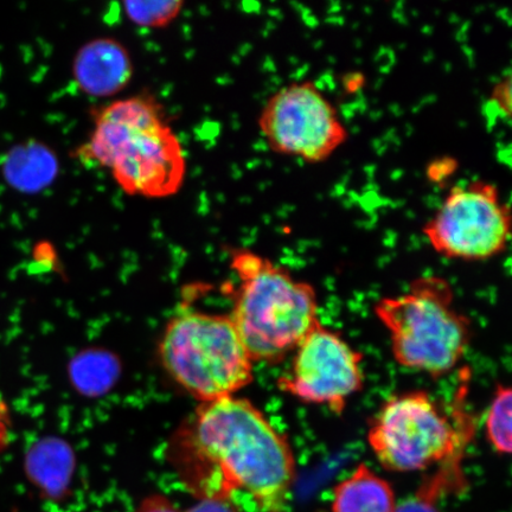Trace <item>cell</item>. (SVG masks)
Instances as JSON below:
<instances>
[{
    "mask_svg": "<svg viewBox=\"0 0 512 512\" xmlns=\"http://www.w3.org/2000/svg\"><path fill=\"white\" fill-rule=\"evenodd\" d=\"M374 313L389 332L394 360L403 368L445 376L469 350L471 320L454 306L448 281L437 275L415 279L401 296L380 299Z\"/></svg>",
    "mask_w": 512,
    "mask_h": 512,
    "instance_id": "obj_4",
    "label": "cell"
},
{
    "mask_svg": "<svg viewBox=\"0 0 512 512\" xmlns=\"http://www.w3.org/2000/svg\"><path fill=\"white\" fill-rule=\"evenodd\" d=\"M184 483L200 499L235 503L247 495L261 512H284L297 477L290 441L247 399L201 403L175 446Z\"/></svg>",
    "mask_w": 512,
    "mask_h": 512,
    "instance_id": "obj_1",
    "label": "cell"
},
{
    "mask_svg": "<svg viewBox=\"0 0 512 512\" xmlns=\"http://www.w3.org/2000/svg\"><path fill=\"white\" fill-rule=\"evenodd\" d=\"M435 253L463 261H486L502 254L511 236V210L495 183L454 185L422 228Z\"/></svg>",
    "mask_w": 512,
    "mask_h": 512,
    "instance_id": "obj_7",
    "label": "cell"
},
{
    "mask_svg": "<svg viewBox=\"0 0 512 512\" xmlns=\"http://www.w3.org/2000/svg\"><path fill=\"white\" fill-rule=\"evenodd\" d=\"M453 472L447 469L438 478L435 477L433 482L421 488L418 494L406 499L399 507H396L395 512H439L435 502H437L440 492H443L441 486L450 483V475Z\"/></svg>",
    "mask_w": 512,
    "mask_h": 512,
    "instance_id": "obj_14",
    "label": "cell"
},
{
    "mask_svg": "<svg viewBox=\"0 0 512 512\" xmlns=\"http://www.w3.org/2000/svg\"><path fill=\"white\" fill-rule=\"evenodd\" d=\"M159 354L172 379L201 403L235 396L253 381L254 362L229 316L179 313L166 325Z\"/></svg>",
    "mask_w": 512,
    "mask_h": 512,
    "instance_id": "obj_5",
    "label": "cell"
},
{
    "mask_svg": "<svg viewBox=\"0 0 512 512\" xmlns=\"http://www.w3.org/2000/svg\"><path fill=\"white\" fill-rule=\"evenodd\" d=\"M512 389L498 384L485 418V434L495 452L509 456L512 448Z\"/></svg>",
    "mask_w": 512,
    "mask_h": 512,
    "instance_id": "obj_12",
    "label": "cell"
},
{
    "mask_svg": "<svg viewBox=\"0 0 512 512\" xmlns=\"http://www.w3.org/2000/svg\"><path fill=\"white\" fill-rule=\"evenodd\" d=\"M230 268L238 278L229 318L252 361L279 364L318 322L316 288L266 256L236 249Z\"/></svg>",
    "mask_w": 512,
    "mask_h": 512,
    "instance_id": "obj_3",
    "label": "cell"
},
{
    "mask_svg": "<svg viewBox=\"0 0 512 512\" xmlns=\"http://www.w3.org/2000/svg\"><path fill=\"white\" fill-rule=\"evenodd\" d=\"M136 512H181L175 504L162 495H152L144 499Z\"/></svg>",
    "mask_w": 512,
    "mask_h": 512,
    "instance_id": "obj_18",
    "label": "cell"
},
{
    "mask_svg": "<svg viewBox=\"0 0 512 512\" xmlns=\"http://www.w3.org/2000/svg\"><path fill=\"white\" fill-rule=\"evenodd\" d=\"M76 157L85 166L106 170L126 195L145 200L174 197L188 174L182 140L151 94L115 99L98 108Z\"/></svg>",
    "mask_w": 512,
    "mask_h": 512,
    "instance_id": "obj_2",
    "label": "cell"
},
{
    "mask_svg": "<svg viewBox=\"0 0 512 512\" xmlns=\"http://www.w3.org/2000/svg\"><path fill=\"white\" fill-rule=\"evenodd\" d=\"M185 3L182 0H156V2L123 3V11L131 23L143 29H164L174 23L182 14Z\"/></svg>",
    "mask_w": 512,
    "mask_h": 512,
    "instance_id": "obj_13",
    "label": "cell"
},
{
    "mask_svg": "<svg viewBox=\"0 0 512 512\" xmlns=\"http://www.w3.org/2000/svg\"><path fill=\"white\" fill-rule=\"evenodd\" d=\"M392 486L366 464H360L334 490L332 512H395Z\"/></svg>",
    "mask_w": 512,
    "mask_h": 512,
    "instance_id": "obj_11",
    "label": "cell"
},
{
    "mask_svg": "<svg viewBox=\"0 0 512 512\" xmlns=\"http://www.w3.org/2000/svg\"><path fill=\"white\" fill-rule=\"evenodd\" d=\"M363 355L342 335L318 322L292 354L278 387L292 398L342 414L364 384Z\"/></svg>",
    "mask_w": 512,
    "mask_h": 512,
    "instance_id": "obj_9",
    "label": "cell"
},
{
    "mask_svg": "<svg viewBox=\"0 0 512 512\" xmlns=\"http://www.w3.org/2000/svg\"><path fill=\"white\" fill-rule=\"evenodd\" d=\"M185 512H242L239 505L223 499H200V502Z\"/></svg>",
    "mask_w": 512,
    "mask_h": 512,
    "instance_id": "obj_17",
    "label": "cell"
},
{
    "mask_svg": "<svg viewBox=\"0 0 512 512\" xmlns=\"http://www.w3.org/2000/svg\"><path fill=\"white\" fill-rule=\"evenodd\" d=\"M11 432V416L8 405L0 399V453L4 452L5 448L10 443Z\"/></svg>",
    "mask_w": 512,
    "mask_h": 512,
    "instance_id": "obj_19",
    "label": "cell"
},
{
    "mask_svg": "<svg viewBox=\"0 0 512 512\" xmlns=\"http://www.w3.org/2000/svg\"><path fill=\"white\" fill-rule=\"evenodd\" d=\"M489 105L495 108L499 117H511V76L498 81L490 94Z\"/></svg>",
    "mask_w": 512,
    "mask_h": 512,
    "instance_id": "obj_15",
    "label": "cell"
},
{
    "mask_svg": "<svg viewBox=\"0 0 512 512\" xmlns=\"http://www.w3.org/2000/svg\"><path fill=\"white\" fill-rule=\"evenodd\" d=\"M72 73L80 92L95 99H111L130 85L134 63L117 38L96 37L76 51Z\"/></svg>",
    "mask_w": 512,
    "mask_h": 512,
    "instance_id": "obj_10",
    "label": "cell"
},
{
    "mask_svg": "<svg viewBox=\"0 0 512 512\" xmlns=\"http://www.w3.org/2000/svg\"><path fill=\"white\" fill-rule=\"evenodd\" d=\"M258 126L274 153L311 164L328 160L349 137L336 107L312 81L279 88L262 107Z\"/></svg>",
    "mask_w": 512,
    "mask_h": 512,
    "instance_id": "obj_8",
    "label": "cell"
},
{
    "mask_svg": "<svg viewBox=\"0 0 512 512\" xmlns=\"http://www.w3.org/2000/svg\"><path fill=\"white\" fill-rule=\"evenodd\" d=\"M363 76L361 74H351L344 80V86L349 92H357L363 86Z\"/></svg>",
    "mask_w": 512,
    "mask_h": 512,
    "instance_id": "obj_20",
    "label": "cell"
},
{
    "mask_svg": "<svg viewBox=\"0 0 512 512\" xmlns=\"http://www.w3.org/2000/svg\"><path fill=\"white\" fill-rule=\"evenodd\" d=\"M458 169V162L452 157H443L434 160L427 166L428 181L441 183L447 181Z\"/></svg>",
    "mask_w": 512,
    "mask_h": 512,
    "instance_id": "obj_16",
    "label": "cell"
},
{
    "mask_svg": "<svg viewBox=\"0 0 512 512\" xmlns=\"http://www.w3.org/2000/svg\"><path fill=\"white\" fill-rule=\"evenodd\" d=\"M467 428L425 390L390 396L370 421L368 443L384 469L413 472L460 456Z\"/></svg>",
    "mask_w": 512,
    "mask_h": 512,
    "instance_id": "obj_6",
    "label": "cell"
}]
</instances>
